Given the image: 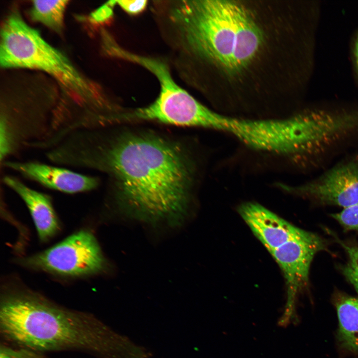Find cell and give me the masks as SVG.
<instances>
[{"instance_id": "3957f363", "label": "cell", "mask_w": 358, "mask_h": 358, "mask_svg": "<svg viewBox=\"0 0 358 358\" xmlns=\"http://www.w3.org/2000/svg\"><path fill=\"white\" fill-rule=\"evenodd\" d=\"M1 68L38 70L47 73L72 94L75 115L88 121L102 115L109 104L91 82L82 75L63 52L49 44L36 29L13 9L0 30Z\"/></svg>"}, {"instance_id": "6da1fadb", "label": "cell", "mask_w": 358, "mask_h": 358, "mask_svg": "<svg viewBox=\"0 0 358 358\" xmlns=\"http://www.w3.org/2000/svg\"><path fill=\"white\" fill-rule=\"evenodd\" d=\"M59 164L105 174L116 207L128 216L179 225L186 216L196 165L178 140L114 125L75 131L61 143Z\"/></svg>"}, {"instance_id": "7c38bea8", "label": "cell", "mask_w": 358, "mask_h": 358, "mask_svg": "<svg viewBox=\"0 0 358 358\" xmlns=\"http://www.w3.org/2000/svg\"><path fill=\"white\" fill-rule=\"evenodd\" d=\"M235 37L230 72L246 67L257 54L263 42L262 31L242 4L233 1Z\"/></svg>"}, {"instance_id": "8fae6325", "label": "cell", "mask_w": 358, "mask_h": 358, "mask_svg": "<svg viewBox=\"0 0 358 358\" xmlns=\"http://www.w3.org/2000/svg\"><path fill=\"white\" fill-rule=\"evenodd\" d=\"M3 184L14 191L27 207L35 225L39 238L46 242L60 230V224L54 210L51 197L35 190L16 177L5 175Z\"/></svg>"}, {"instance_id": "9c48e42d", "label": "cell", "mask_w": 358, "mask_h": 358, "mask_svg": "<svg viewBox=\"0 0 358 358\" xmlns=\"http://www.w3.org/2000/svg\"><path fill=\"white\" fill-rule=\"evenodd\" d=\"M0 167L15 172L47 188L68 194L90 191L96 189L100 183L97 177L36 161L9 159L0 163Z\"/></svg>"}, {"instance_id": "7a4b0ae2", "label": "cell", "mask_w": 358, "mask_h": 358, "mask_svg": "<svg viewBox=\"0 0 358 358\" xmlns=\"http://www.w3.org/2000/svg\"><path fill=\"white\" fill-rule=\"evenodd\" d=\"M5 336L42 351L78 350L102 358H134L136 345L91 314L56 305L27 289L5 290L0 304Z\"/></svg>"}, {"instance_id": "7402d4cb", "label": "cell", "mask_w": 358, "mask_h": 358, "mask_svg": "<svg viewBox=\"0 0 358 358\" xmlns=\"http://www.w3.org/2000/svg\"><path fill=\"white\" fill-rule=\"evenodd\" d=\"M115 111H116V110H115ZM116 112H115L114 113H115ZM111 116H112V115H111ZM110 117H111V116H110ZM110 117H109V118H110ZM109 118H108V119H109ZM108 119L106 120L105 123L102 126H103L104 125H105V124H106L107 121L108 120ZM101 127H102V126H101ZM97 128H98V127H97ZM69 129H70V128H69ZM91 129H92V128H91ZM70 131H71V130H70ZM76 131H77V130H76ZM70 132H73V131H70Z\"/></svg>"}, {"instance_id": "2e32d148", "label": "cell", "mask_w": 358, "mask_h": 358, "mask_svg": "<svg viewBox=\"0 0 358 358\" xmlns=\"http://www.w3.org/2000/svg\"><path fill=\"white\" fill-rule=\"evenodd\" d=\"M331 216L346 229L358 232V202Z\"/></svg>"}, {"instance_id": "e0dca14e", "label": "cell", "mask_w": 358, "mask_h": 358, "mask_svg": "<svg viewBox=\"0 0 358 358\" xmlns=\"http://www.w3.org/2000/svg\"><path fill=\"white\" fill-rule=\"evenodd\" d=\"M115 4L118 5L128 13L136 14L142 12L146 7L147 0H114Z\"/></svg>"}, {"instance_id": "ba28073f", "label": "cell", "mask_w": 358, "mask_h": 358, "mask_svg": "<svg viewBox=\"0 0 358 358\" xmlns=\"http://www.w3.org/2000/svg\"><path fill=\"white\" fill-rule=\"evenodd\" d=\"M282 187L321 204L351 206L358 202V155L337 164L309 182Z\"/></svg>"}, {"instance_id": "8992f818", "label": "cell", "mask_w": 358, "mask_h": 358, "mask_svg": "<svg viewBox=\"0 0 358 358\" xmlns=\"http://www.w3.org/2000/svg\"><path fill=\"white\" fill-rule=\"evenodd\" d=\"M28 268L65 277H83L99 274L107 267L92 233L79 231L46 250L19 259Z\"/></svg>"}, {"instance_id": "277c9868", "label": "cell", "mask_w": 358, "mask_h": 358, "mask_svg": "<svg viewBox=\"0 0 358 358\" xmlns=\"http://www.w3.org/2000/svg\"><path fill=\"white\" fill-rule=\"evenodd\" d=\"M233 1L183 0L172 18L188 48L230 72L235 37Z\"/></svg>"}, {"instance_id": "4fadbf2b", "label": "cell", "mask_w": 358, "mask_h": 358, "mask_svg": "<svg viewBox=\"0 0 358 358\" xmlns=\"http://www.w3.org/2000/svg\"><path fill=\"white\" fill-rule=\"evenodd\" d=\"M336 308L340 341L346 349L358 353V298L342 296Z\"/></svg>"}, {"instance_id": "ac0fdd59", "label": "cell", "mask_w": 358, "mask_h": 358, "mask_svg": "<svg viewBox=\"0 0 358 358\" xmlns=\"http://www.w3.org/2000/svg\"><path fill=\"white\" fill-rule=\"evenodd\" d=\"M115 5L114 0L109 1L93 13L92 17L97 21H103L109 18L112 12L111 8Z\"/></svg>"}, {"instance_id": "52a82bcc", "label": "cell", "mask_w": 358, "mask_h": 358, "mask_svg": "<svg viewBox=\"0 0 358 358\" xmlns=\"http://www.w3.org/2000/svg\"><path fill=\"white\" fill-rule=\"evenodd\" d=\"M325 247L323 240L312 233L309 236L289 241L270 253L281 268L286 285V303L278 321L279 326L287 325L292 319L297 296L308 284L312 261Z\"/></svg>"}, {"instance_id": "5b68a950", "label": "cell", "mask_w": 358, "mask_h": 358, "mask_svg": "<svg viewBox=\"0 0 358 358\" xmlns=\"http://www.w3.org/2000/svg\"><path fill=\"white\" fill-rule=\"evenodd\" d=\"M146 69L159 82L158 98L146 107L121 112L114 118L116 124L151 121L179 126L208 129L215 111L199 102L174 81L169 68L162 61H149Z\"/></svg>"}, {"instance_id": "44dd1931", "label": "cell", "mask_w": 358, "mask_h": 358, "mask_svg": "<svg viewBox=\"0 0 358 358\" xmlns=\"http://www.w3.org/2000/svg\"><path fill=\"white\" fill-rule=\"evenodd\" d=\"M75 112H76V111H75ZM115 112H116V111L115 110L114 112L112 114H111V115H110V116H111V115H112ZM110 116H109V117L106 119V120H105V122L103 123V124L101 126H99V127L102 126L105 123L106 120H107L109 118V117H110ZM71 124H72V123H71ZM96 128H97V127H96ZM90 129H91V128H90ZM69 130H70L71 131V130H72V131H76V130H75V129L72 128L71 127V126H70V127ZM80 130H82V129H80Z\"/></svg>"}, {"instance_id": "ffe728a7", "label": "cell", "mask_w": 358, "mask_h": 358, "mask_svg": "<svg viewBox=\"0 0 358 358\" xmlns=\"http://www.w3.org/2000/svg\"><path fill=\"white\" fill-rule=\"evenodd\" d=\"M354 55L356 69L358 73V35L357 37L354 45Z\"/></svg>"}, {"instance_id": "9a60e30c", "label": "cell", "mask_w": 358, "mask_h": 358, "mask_svg": "<svg viewBox=\"0 0 358 358\" xmlns=\"http://www.w3.org/2000/svg\"><path fill=\"white\" fill-rule=\"evenodd\" d=\"M346 251L348 260L342 268V272L358 293V246L341 243Z\"/></svg>"}, {"instance_id": "d6986e66", "label": "cell", "mask_w": 358, "mask_h": 358, "mask_svg": "<svg viewBox=\"0 0 358 358\" xmlns=\"http://www.w3.org/2000/svg\"><path fill=\"white\" fill-rule=\"evenodd\" d=\"M0 358H32L27 353L15 351L6 348H1Z\"/></svg>"}, {"instance_id": "30bf717a", "label": "cell", "mask_w": 358, "mask_h": 358, "mask_svg": "<svg viewBox=\"0 0 358 358\" xmlns=\"http://www.w3.org/2000/svg\"><path fill=\"white\" fill-rule=\"evenodd\" d=\"M238 211L254 235L270 253L289 241L312 234L293 225L258 203H243L239 207Z\"/></svg>"}, {"instance_id": "5bb4252c", "label": "cell", "mask_w": 358, "mask_h": 358, "mask_svg": "<svg viewBox=\"0 0 358 358\" xmlns=\"http://www.w3.org/2000/svg\"><path fill=\"white\" fill-rule=\"evenodd\" d=\"M69 0H33L28 11L31 20L39 22L58 34L64 27V16Z\"/></svg>"}]
</instances>
